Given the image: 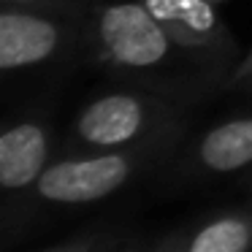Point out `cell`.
Masks as SVG:
<instances>
[{
  "mask_svg": "<svg viewBox=\"0 0 252 252\" xmlns=\"http://www.w3.org/2000/svg\"><path fill=\"white\" fill-rule=\"evenodd\" d=\"M65 0H3V6H22V8H63Z\"/></svg>",
  "mask_w": 252,
  "mask_h": 252,
  "instance_id": "10",
  "label": "cell"
},
{
  "mask_svg": "<svg viewBox=\"0 0 252 252\" xmlns=\"http://www.w3.org/2000/svg\"><path fill=\"white\" fill-rule=\"evenodd\" d=\"M252 230L239 217H220L192 239L190 252H247Z\"/></svg>",
  "mask_w": 252,
  "mask_h": 252,
  "instance_id": "8",
  "label": "cell"
},
{
  "mask_svg": "<svg viewBox=\"0 0 252 252\" xmlns=\"http://www.w3.org/2000/svg\"><path fill=\"white\" fill-rule=\"evenodd\" d=\"M209 3H214V6H220V3H222V0H209Z\"/></svg>",
  "mask_w": 252,
  "mask_h": 252,
  "instance_id": "12",
  "label": "cell"
},
{
  "mask_svg": "<svg viewBox=\"0 0 252 252\" xmlns=\"http://www.w3.org/2000/svg\"><path fill=\"white\" fill-rule=\"evenodd\" d=\"M76 14L65 8L3 6L0 11V71L14 73L60 57L79 35Z\"/></svg>",
  "mask_w": 252,
  "mask_h": 252,
  "instance_id": "2",
  "label": "cell"
},
{
  "mask_svg": "<svg viewBox=\"0 0 252 252\" xmlns=\"http://www.w3.org/2000/svg\"><path fill=\"white\" fill-rule=\"evenodd\" d=\"M95 63L144 84H225V63L212 52L182 46L141 0H100L84 22Z\"/></svg>",
  "mask_w": 252,
  "mask_h": 252,
  "instance_id": "1",
  "label": "cell"
},
{
  "mask_svg": "<svg viewBox=\"0 0 252 252\" xmlns=\"http://www.w3.org/2000/svg\"><path fill=\"white\" fill-rule=\"evenodd\" d=\"M133 171V158L127 152L90 155V158L60 160L49 165L35 182L41 198L55 203H90L120 190Z\"/></svg>",
  "mask_w": 252,
  "mask_h": 252,
  "instance_id": "3",
  "label": "cell"
},
{
  "mask_svg": "<svg viewBox=\"0 0 252 252\" xmlns=\"http://www.w3.org/2000/svg\"><path fill=\"white\" fill-rule=\"evenodd\" d=\"M160 100L141 93H106L90 100L76 117V138L84 147L120 149L149 130Z\"/></svg>",
  "mask_w": 252,
  "mask_h": 252,
  "instance_id": "4",
  "label": "cell"
},
{
  "mask_svg": "<svg viewBox=\"0 0 252 252\" xmlns=\"http://www.w3.org/2000/svg\"><path fill=\"white\" fill-rule=\"evenodd\" d=\"M152 11V17L179 41L182 46L233 60L239 55V44L222 22L217 6L209 0H141Z\"/></svg>",
  "mask_w": 252,
  "mask_h": 252,
  "instance_id": "5",
  "label": "cell"
},
{
  "mask_svg": "<svg viewBox=\"0 0 252 252\" xmlns=\"http://www.w3.org/2000/svg\"><path fill=\"white\" fill-rule=\"evenodd\" d=\"M195 158L203 168L214 174H230L252 163V114L233 117L212 130H206L198 141Z\"/></svg>",
  "mask_w": 252,
  "mask_h": 252,
  "instance_id": "7",
  "label": "cell"
},
{
  "mask_svg": "<svg viewBox=\"0 0 252 252\" xmlns=\"http://www.w3.org/2000/svg\"><path fill=\"white\" fill-rule=\"evenodd\" d=\"M247 79H252V49L247 52V55L241 57L233 68H230L228 79H225V87H228V90H239Z\"/></svg>",
  "mask_w": 252,
  "mask_h": 252,
  "instance_id": "9",
  "label": "cell"
},
{
  "mask_svg": "<svg viewBox=\"0 0 252 252\" xmlns=\"http://www.w3.org/2000/svg\"><path fill=\"white\" fill-rule=\"evenodd\" d=\"M49 130L41 122L25 120L6 127L0 136V185L22 190L35 185L49 165Z\"/></svg>",
  "mask_w": 252,
  "mask_h": 252,
  "instance_id": "6",
  "label": "cell"
},
{
  "mask_svg": "<svg viewBox=\"0 0 252 252\" xmlns=\"http://www.w3.org/2000/svg\"><path fill=\"white\" fill-rule=\"evenodd\" d=\"M239 90H247V93H252V79H247V82L244 84H241V87Z\"/></svg>",
  "mask_w": 252,
  "mask_h": 252,
  "instance_id": "11",
  "label": "cell"
}]
</instances>
